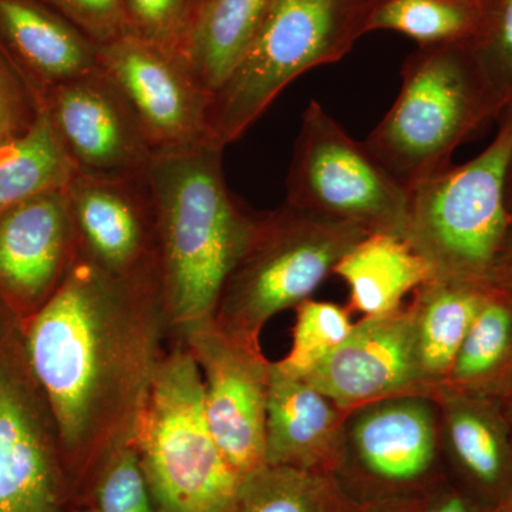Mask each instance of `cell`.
<instances>
[{"instance_id":"1","label":"cell","mask_w":512,"mask_h":512,"mask_svg":"<svg viewBox=\"0 0 512 512\" xmlns=\"http://www.w3.org/2000/svg\"><path fill=\"white\" fill-rule=\"evenodd\" d=\"M30 367L49 403L72 493L130 444L171 326L157 275L117 276L84 259L23 320Z\"/></svg>"},{"instance_id":"2","label":"cell","mask_w":512,"mask_h":512,"mask_svg":"<svg viewBox=\"0 0 512 512\" xmlns=\"http://www.w3.org/2000/svg\"><path fill=\"white\" fill-rule=\"evenodd\" d=\"M224 148L211 138L154 153L147 170L157 229V279L171 338L214 320L225 281L259 214L229 190Z\"/></svg>"},{"instance_id":"3","label":"cell","mask_w":512,"mask_h":512,"mask_svg":"<svg viewBox=\"0 0 512 512\" xmlns=\"http://www.w3.org/2000/svg\"><path fill=\"white\" fill-rule=\"evenodd\" d=\"M504 107L468 42L419 46L403 64L396 101L365 144L409 190L450 168L454 151Z\"/></svg>"},{"instance_id":"4","label":"cell","mask_w":512,"mask_h":512,"mask_svg":"<svg viewBox=\"0 0 512 512\" xmlns=\"http://www.w3.org/2000/svg\"><path fill=\"white\" fill-rule=\"evenodd\" d=\"M512 157V101L483 153L409 190L404 239L431 278L493 284L512 245L505 184Z\"/></svg>"},{"instance_id":"5","label":"cell","mask_w":512,"mask_h":512,"mask_svg":"<svg viewBox=\"0 0 512 512\" xmlns=\"http://www.w3.org/2000/svg\"><path fill=\"white\" fill-rule=\"evenodd\" d=\"M382 0H271L241 62L212 97L208 133L227 147L303 73L339 62Z\"/></svg>"},{"instance_id":"6","label":"cell","mask_w":512,"mask_h":512,"mask_svg":"<svg viewBox=\"0 0 512 512\" xmlns=\"http://www.w3.org/2000/svg\"><path fill=\"white\" fill-rule=\"evenodd\" d=\"M171 340L131 444L158 511L225 512L242 478L208 426L200 367L180 339Z\"/></svg>"},{"instance_id":"7","label":"cell","mask_w":512,"mask_h":512,"mask_svg":"<svg viewBox=\"0 0 512 512\" xmlns=\"http://www.w3.org/2000/svg\"><path fill=\"white\" fill-rule=\"evenodd\" d=\"M366 235L356 225L318 217L286 202L259 214L254 235L222 288L214 325L229 338L261 346L266 323L311 299Z\"/></svg>"},{"instance_id":"8","label":"cell","mask_w":512,"mask_h":512,"mask_svg":"<svg viewBox=\"0 0 512 512\" xmlns=\"http://www.w3.org/2000/svg\"><path fill=\"white\" fill-rule=\"evenodd\" d=\"M286 204L305 212L348 222L367 235L404 239L409 191L366 147L311 101L303 111L291 167Z\"/></svg>"},{"instance_id":"9","label":"cell","mask_w":512,"mask_h":512,"mask_svg":"<svg viewBox=\"0 0 512 512\" xmlns=\"http://www.w3.org/2000/svg\"><path fill=\"white\" fill-rule=\"evenodd\" d=\"M72 488L23 320L0 299V512H66Z\"/></svg>"},{"instance_id":"10","label":"cell","mask_w":512,"mask_h":512,"mask_svg":"<svg viewBox=\"0 0 512 512\" xmlns=\"http://www.w3.org/2000/svg\"><path fill=\"white\" fill-rule=\"evenodd\" d=\"M190 350L204 382L208 426L222 456L244 478L265 466L271 362L261 346L229 338L214 320L175 336Z\"/></svg>"},{"instance_id":"11","label":"cell","mask_w":512,"mask_h":512,"mask_svg":"<svg viewBox=\"0 0 512 512\" xmlns=\"http://www.w3.org/2000/svg\"><path fill=\"white\" fill-rule=\"evenodd\" d=\"M99 66L133 107L154 153L210 138L214 94L181 53L123 33L100 46Z\"/></svg>"},{"instance_id":"12","label":"cell","mask_w":512,"mask_h":512,"mask_svg":"<svg viewBox=\"0 0 512 512\" xmlns=\"http://www.w3.org/2000/svg\"><path fill=\"white\" fill-rule=\"evenodd\" d=\"M440 412L430 394H403L349 410L332 476L355 470L386 487H412L441 457Z\"/></svg>"},{"instance_id":"13","label":"cell","mask_w":512,"mask_h":512,"mask_svg":"<svg viewBox=\"0 0 512 512\" xmlns=\"http://www.w3.org/2000/svg\"><path fill=\"white\" fill-rule=\"evenodd\" d=\"M43 103L77 173H147L153 147L133 107L103 70L50 87Z\"/></svg>"},{"instance_id":"14","label":"cell","mask_w":512,"mask_h":512,"mask_svg":"<svg viewBox=\"0 0 512 512\" xmlns=\"http://www.w3.org/2000/svg\"><path fill=\"white\" fill-rule=\"evenodd\" d=\"M66 198L77 254L113 275H157L156 210L147 173H77Z\"/></svg>"},{"instance_id":"15","label":"cell","mask_w":512,"mask_h":512,"mask_svg":"<svg viewBox=\"0 0 512 512\" xmlns=\"http://www.w3.org/2000/svg\"><path fill=\"white\" fill-rule=\"evenodd\" d=\"M303 377L340 409L403 394H430L417 356L412 311L367 316L348 339Z\"/></svg>"},{"instance_id":"16","label":"cell","mask_w":512,"mask_h":512,"mask_svg":"<svg viewBox=\"0 0 512 512\" xmlns=\"http://www.w3.org/2000/svg\"><path fill=\"white\" fill-rule=\"evenodd\" d=\"M77 255L66 191L47 192L0 214V299L20 319L39 311Z\"/></svg>"},{"instance_id":"17","label":"cell","mask_w":512,"mask_h":512,"mask_svg":"<svg viewBox=\"0 0 512 512\" xmlns=\"http://www.w3.org/2000/svg\"><path fill=\"white\" fill-rule=\"evenodd\" d=\"M346 414V410L303 377L291 375L271 362L266 403V466L332 476Z\"/></svg>"},{"instance_id":"18","label":"cell","mask_w":512,"mask_h":512,"mask_svg":"<svg viewBox=\"0 0 512 512\" xmlns=\"http://www.w3.org/2000/svg\"><path fill=\"white\" fill-rule=\"evenodd\" d=\"M0 46L42 96L100 69V46L43 0H0Z\"/></svg>"},{"instance_id":"19","label":"cell","mask_w":512,"mask_h":512,"mask_svg":"<svg viewBox=\"0 0 512 512\" xmlns=\"http://www.w3.org/2000/svg\"><path fill=\"white\" fill-rule=\"evenodd\" d=\"M431 396L439 406L441 453L471 483L501 500L512 487V437L497 397L446 386Z\"/></svg>"},{"instance_id":"20","label":"cell","mask_w":512,"mask_h":512,"mask_svg":"<svg viewBox=\"0 0 512 512\" xmlns=\"http://www.w3.org/2000/svg\"><path fill=\"white\" fill-rule=\"evenodd\" d=\"M493 284L430 278L413 292L417 356L431 394L446 383L468 330Z\"/></svg>"},{"instance_id":"21","label":"cell","mask_w":512,"mask_h":512,"mask_svg":"<svg viewBox=\"0 0 512 512\" xmlns=\"http://www.w3.org/2000/svg\"><path fill=\"white\" fill-rule=\"evenodd\" d=\"M349 288V309L362 318L402 308L403 299L431 278L427 262L406 239L372 234L360 239L333 269Z\"/></svg>"},{"instance_id":"22","label":"cell","mask_w":512,"mask_h":512,"mask_svg":"<svg viewBox=\"0 0 512 512\" xmlns=\"http://www.w3.org/2000/svg\"><path fill=\"white\" fill-rule=\"evenodd\" d=\"M271 0H202L184 46V57L205 89L215 94L245 52Z\"/></svg>"},{"instance_id":"23","label":"cell","mask_w":512,"mask_h":512,"mask_svg":"<svg viewBox=\"0 0 512 512\" xmlns=\"http://www.w3.org/2000/svg\"><path fill=\"white\" fill-rule=\"evenodd\" d=\"M76 174L42 101L33 123L0 143V214L47 192L66 191Z\"/></svg>"},{"instance_id":"24","label":"cell","mask_w":512,"mask_h":512,"mask_svg":"<svg viewBox=\"0 0 512 512\" xmlns=\"http://www.w3.org/2000/svg\"><path fill=\"white\" fill-rule=\"evenodd\" d=\"M512 384V296L491 286L443 386L498 397Z\"/></svg>"},{"instance_id":"25","label":"cell","mask_w":512,"mask_h":512,"mask_svg":"<svg viewBox=\"0 0 512 512\" xmlns=\"http://www.w3.org/2000/svg\"><path fill=\"white\" fill-rule=\"evenodd\" d=\"M330 474L262 466L242 478L225 512H362Z\"/></svg>"},{"instance_id":"26","label":"cell","mask_w":512,"mask_h":512,"mask_svg":"<svg viewBox=\"0 0 512 512\" xmlns=\"http://www.w3.org/2000/svg\"><path fill=\"white\" fill-rule=\"evenodd\" d=\"M476 26L473 0H382L370 19L369 33L389 30L426 46L468 42Z\"/></svg>"},{"instance_id":"27","label":"cell","mask_w":512,"mask_h":512,"mask_svg":"<svg viewBox=\"0 0 512 512\" xmlns=\"http://www.w3.org/2000/svg\"><path fill=\"white\" fill-rule=\"evenodd\" d=\"M295 313L291 350L276 363L291 375L303 376L348 339L355 322L349 306L312 298L299 303Z\"/></svg>"},{"instance_id":"28","label":"cell","mask_w":512,"mask_h":512,"mask_svg":"<svg viewBox=\"0 0 512 512\" xmlns=\"http://www.w3.org/2000/svg\"><path fill=\"white\" fill-rule=\"evenodd\" d=\"M477 26L468 40L504 106L512 101V0H473Z\"/></svg>"},{"instance_id":"29","label":"cell","mask_w":512,"mask_h":512,"mask_svg":"<svg viewBox=\"0 0 512 512\" xmlns=\"http://www.w3.org/2000/svg\"><path fill=\"white\" fill-rule=\"evenodd\" d=\"M90 485L97 512H160L131 443L104 458Z\"/></svg>"},{"instance_id":"30","label":"cell","mask_w":512,"mask_h":512,"mask_svg":"<svg viewBox=\"0 0 512 512\" xmlns=\"http://www.w3.org/2000/svg\"><path fill=\"white\" fill-rule=\"evenodd\" d=\"M201 0H123L124 33L184 55Z\"/></svg>"},{"instance_id":"31","label":"cell","mask_w":512,"mask_h":512,"mask_svg":"<svg viewBox=\"0 0 512 512\" xmlns=\"http://www.w3.org/2000/svg\"><path fill=\"white\" fill-rule=\"evenodd\" d=\"M42 101V93L0 46V143L32 124Z\"/></svg>"},{"instance_id":"32","label":"cell","mask_w":512,"mask_h":512,"mask_svg":"<svg viewBox=\"0 0 512 512\" xmlns=\"http://www.w3.org/2000/svg\"><path fill=\"white\" fill-rule=\"evenodd\" d=\"M101 46L124 33L123 0H43Z\"/></svg>"},{"instance_id":"33","label":"cell","mask_w":512,"mask_h":512,"mask_svg":"<svg viewBox=\"0 0 512 512\" xmlns=\"http://www.w3.org/2000/svg\"><path fill=\"white\" fill-rule=\"evenodd\" d=\"M429 501V507L424 508L423 512H476L470 501L458 493L443 494Z\"/></svg>"},{"instance_id":"34","label":"cell","mask_w":512,"mask_h":512,"mask_svg":"<svg viewBox=\"0 0 512 512\" xmlns=\"http://www.w3.org/2000/svg\"><path fill=\"white\" fill-rule=\"evenodd\" d=\"M362 512H423L421 510V501H397L390 504H365Z\"/></svg>"},{"instance_id":"35","label":"cell","mask_w":512,"mask_h":512,"mask_svg":"<svg viewBox=\"0 0 512 512\" xmlns=\"http://www.w3.org/2000/svg\"><path fill=\"white\" fill-rule=\"evenodd\" d=\"M493 285L512 296V245L501 262L500 268L497 269Z\"/></svg>"},{"instance_id":"36","label":"cell","mask_w":512,"mask_h":512,"mask_svg":"<svg viewBox=\"0 0 512 512\" xmlns=\"http://www.w3.org/2000/svg\"><path fill=\"white\" fill-rule=\"evenodd\" d=\"M497 400L500 403L501 410H503L505 421H507L512 437V384L497 397Z\"/></svg>"},{"instance_id":"37","label":"cell","mask_w":512,"mask_h":512,"mask_svg":"<svg viewBox=\"0 0 512 512\" xmlns=\"http://www.w3.org/2000/svg\"><path fill=\"white\" fill-rule=\"evenodd\" d=\"M505 204H507L512 229V157L510 167H508L507 184H505Z\"/></svg>"},{"instance_id":"38","label":"cell","mask_w":512,"mask_h":512,"mask_svg":"<svg viewBox=\"0 0 512 512\" xmlns=\"http://www.w3.org/2000/svg\"><path fill=\"white\" fill-rule=\"evenodd\" d=\"M493 512H512V487L511 490L498 501Z\"/></svg>"},{"instance_id":"39","label":"cell","mask_w":512,"mask_h":512,"mask_svg":"<svg viewBox=\"0 0 512 512\" xmlns=\"http://www.w3.org/2000/svg\"><path fill=\"white\" fill-rule=\"evenodd\" d=\"M72 512H97V511L94 510L92 505H90V507H86V508H76V510H73Z\"/></svg>"},{"instance_id":"40","label":"cell","mask_w":512,"mask_h":512,"mask_svg":"<svg viewBox=\"0 0 512 512\" xmlns=\"http://www.w3.org/2000/svg\"><path fill=\"white\" fill-rule=\"evenodd\" d=\"M201 2H202V0H201Z\"/></svg>"}]
</instances>
